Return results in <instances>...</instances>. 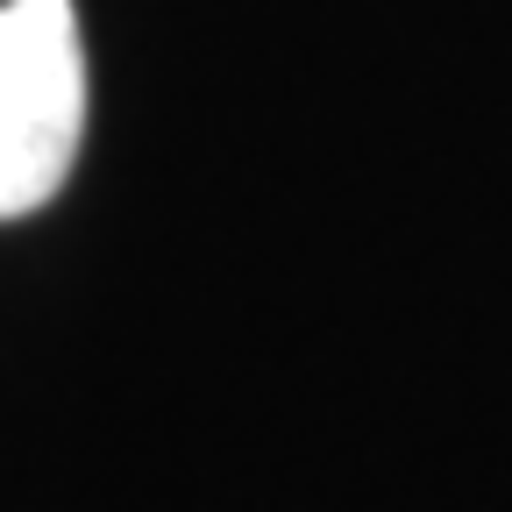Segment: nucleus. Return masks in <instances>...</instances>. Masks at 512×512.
Returning <instances> with one entry per match:
<instances>
[{
  "label": "nucleus",
  "mask_w": 512,
  "mask_h": 512,
  "mask_svg": "<svg viewBox=\"0 0 512 512\" xmlns=\"http://www.w3.org/2000/svg\"><path fill=\"white\" fill-rule=\"evenodd\" d=\"M86 143V43L72 0H0V221L57 200Z\"/></svg>",
  "instance_id": "1"
}]
</instances>
